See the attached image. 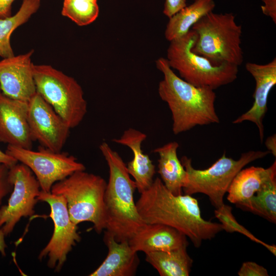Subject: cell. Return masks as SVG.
I'll use <instances>...</instances> for the list:
<instances>
[{
  "instance_id": "6da1fadb",
  "label": "cell",
  "mask_w": 276,
  "mask_h": 276,
  "mask_svg": "<svg viewBox=\"0 0 276 276\" xmlns=\"http://www.w3.org/2000/svg\"><path fill=\"white\" fill-rule=\"evenodd\" d=\"M135 203L146 224L171 226L189 238L196 247L223 231L220 223L204 219L197 200L188 194L175 195L156 177Z\"/></svg>"
},
{
  "instance_id": "7a4b0ae2",
  "label": "cell",
  "mask_w": 276,
  "mask_h": 276,
  "mask_svg": "<svg viewBox=\"0 0 276 276\" xmlns=\"http://www.w3.org/2000/svg\"><path fill=\"white\" fill-rule=\"evenodd\" d=\"M164 78L158 84L161 99L166 102L172 114V131L175 134L190 130L197 126L220 122L215 108L214 90L194 86L177 76L167 59L156 61Z\"/></svg>"
},
{
  "instance_id": "3957f363",
  "label": "cell",
  "mask_w": 276,
  "mask_h": 276,
  "mask_svg": "<svg viewBox=\"0 0 276 276\" xmlns=\"http://www.w3.org/2000/svg\"><path fill=\"white\" fill-rule=\"evenodd\" d=\"M99 149L109 168L104 194L105 229L118 242L128 241L146 224L134 201L136 185L117 152L105 142L100 145Z\"/></svg>"
},
{
  "instance_id": "277c9868",
  "label": "cell",
  "mask_w": 276,
  "mask_h": 276,
  "mask_svg": "<svg viewBox=\"0 0 276 276\" xmlns=\"http://www.w3.org/2000/svg\"><path fill=\"white\" fill-rule=\"evenodd\" d=\"M106 185L101 176L85 170L78 171L54 184L51 193L64 198L73 223L78 225L90 222L100 234L106 228L104 194Z\"/></svg>"
},
{
  "instance_id": "5b68a950",
  "label": "cell",
  "mask_w": 276,
  "mask_h": 276,
  "mask_svg": "<svg viewBox=\"0 0 276 276\" xmlns=\"http://www.w3.org/2000/svg\"><path fill=\"white\" fill-rule=\"evenodd\" d=\"M197 38L192 50L213 63L239 66L243 61L242 27L232 13L211 12L192 27Z\"/></svg>"
},
{
  "instance_id": "8992f818",
  "label": "cell",
  "mask_w": 276,
  "mask_h": 276,
  "mask_svg": "<svg viewBox=\"0 0 276 276\" xmlns=\"http://www.w3.org/2000/svg\"><path fill=\"white\" fill-rule=\"evenodd\" d=\"M196 38V32L191 29L170 41L167 52L170 67L176 70L185 81L197 87L215 90L234 82L237 78L238 66L228 63L216 64L194 52Z\"/></svg>"
},
{
  "instance_id": "52a82bcc",
  "label": "cell",
  "mask_w": 276,
  "mask_h": 276,
  "mask_svg": "<svg viewBox=\"0 0 276 276\" xmlns=\"http://www.w3.org/2000/svg\"><path fill=\"white\" fill-rule=\"evenodd\" d=\"M269 153L268 150H250L242 153L238 159L235 160L227 157L224 152L213 165L204 170L195 169L192 159L183 156L180 162L187 176L182 190L185 194L190 195L197 193L205 194L212 205L217 209L224 203V196L236 174L250 163Z\"/></svg>"
},
{
  "instance_id": "ba28073f",
  "label": "cell",
  "mask_w": 276,
  "mask_h": 276,
  "mask_svg": "<svg viewBox=\"0 0 276 276\" xmlns=\"http://www.w3.org/2000/svg\"><path fill=\"white\" fill-rule=\"evenodd\" d=\"M33 76L36 91L71 129L78 126L87 109L82 88L77 81L46 64H34Z\"/></svg>"
},
{
  "instance_id": "9c48e42d",
  "label": "cell",
  "mask_w": 276,
  "mask_h": 276,
  "mask_svg": "<svg viewBox=\"0 0 276 276\" xmlns=\"http://www.w3.org/2000/svg\"><path fill=\"white\" fill-rule=\"evenodd\" d=\"M35 174L41 190L51 192L52 186L73 173L85 170V166L66 152L53 151L43 146L37 150L8 145L5 151Z\"/></svg>"
},
{
  "instance_id": "30bf717a",
  "label": "cell",
  "mask_w": 276,
  "mask_h": 276,
  "mask_svg": "<svg viewBox=\"0 0 276 276\" xmlns=\"http://www.w3.org/2000/svg\"><path fill=\"white\" fill-rule=\"evenodd\" d=\"M37 199L50 205V217L54 226L53 234L48 244L40 252L38 259L42 260L48 257V266L56 271H59L68 253L81 240L78 225L71 220L63 197L40 190Z\"/></svg>"
},
{
  "instance_id": "8fae6325",
  "label": "cell",
  "mask_w": 276,
  "mask_h": 276,
  "mask_svg": "<svg viewBox=\"0 0 276 276\" xmlns=\"http://www.w3.org/2000/svg\"><path fill=\"white\" fill-rule=\"evenodd\" d=\"M8 177L13 189L7 204L0 208V228L5 236L12 232L21 218L34 215L41 190L33 172L22 163L9 168Z\"/></svg>"
},
{
  "instance_id": "7c38bea8",
  "label": "cell",
  "mask_w": 276,
  "mask_h": 276,
  "mask_svg": "<svg viewBox=\"0 0 276 276\" xmlns=\"http://www.w3.org/2000/svg\"><path fill=\"white\" fill-rule=\"evenodd\" d=\"M28 122L34 141L53 151H61L71 128L37 92L28 102Z\"/></svg>"
},
{
  "instance_id": "4fadbf2b",
  "label": "cell",
  "mask_w": 276,
  "mask_h": 276,
  "mask_svg": "<svg viewBox=\"0 0 276 276\" xmlns=\"http://www.w3.org/2000/svg\"><path fill=\"white\" fill-rule=\"evenodd\" d=\"M33 53L32 50L0 61V89L6 96L29 102L37 93L31 60Z\"/></svg>"
},
{
  "instance_id": "5bb4252c",
  "label": "cell",
  "mask_w": 276,
  "mask_h": 276,
  "mask_svg": "<svg viewBox=\"0 0 276 276\" xmlns=\"http://www.w3.org/2000/svg\"><path fill=\"white\" fill-rule=\"evenodd\" d=\"M28 102L11 98L0 89V142L32 149L34 139L28 122Z\"/></svg>"
},
{
  "instance_id": "9a60e30c",
  "label": "cell",
  "mask_w": 276,
  "mask_h": 276,
  "mask_svg": "<svg viewBox=\"0 0 276 276\" xmlns=\"http://www.w3.org/2000/svg\"><path fill=\"white\" fill-rule=\"evenodd\" d=\"M246 70L256 81V88L252 106L246 112L233 121L239 124L247 121L255 123L258 128L262 143L264 139L263 119L267 110V101L270 90L276 84V58L264 64L247 62Z\"/></svg>"
},
{
  "instance_id": "2e32d148",
  "label": "cell",
  "mask_w": 276,
  "mask_h": 276,
  "mask_svg": "<svg viewBox=\"0 0 276 276\" xmlns=\"http://www.w3.org/2000/svg\"><path fill=\"white\" fill-rule=\"evenodd\" d=\"M128 242L134 251L145 254L170 251L189 245L185 235L171 226L160 223L146 224Z\"/></svg>"
},
{
  "instance_id": "e0dca14e",
  "label": "cell",
  "mask_w": 276,
  "mask_h": 276,
  "mask_svg": "<svg viewBox=\"0 0 276 276\" xmlns=\"http://www.w3.org/2000/svg\"><path fill=\"white\" fill-rule=\"evenodd\" d=\"M147 135L134 128L125 130L119 139L112 141L129 147L133 154V158L127 166L129 174L131 175L140 193L147 190L153 181L155 167L149 156L143 152L142 143Z\"/></svg>"
},
{
  "instance_id": "ac0fdd59",
  "label": "cell",
  "mask_w": 276,
  "mask_h": 276,
  "mask_svg": "<svg viewBox=\"0 0 276 276\" xmlns=\"http://www.w3.org/2000/svg\"><path fill=\"white\" fill-rule=\"evenodd\" d=\"M104 241L108 254L102 263L89 276H133L140 260L136 251L130 246L128 241H117L107 231Z\"/></svg>"
},
{
  "instance_id": "d6986e66",
  "label": "cell",
  "mask_w": 276,
  "mask_h": 276,
  "mask_svg": "<svg viewBox=\"0 0 276 276\" xmlns=\"http://www.w3.org/2000/svg\"><path fill=\"white\" fill-rule=\"evenodd\" d=\"M274 176H276L275 160L267 168L251 166L242 169L230 185L227 200L236 204L249 199Z\"/></svg>"
},
{
  "instance_id": "ffe728a7",
  "label": "cell",
  "mask_w": 276,
  "mask_h": 276,
  "mask_svg": "<svg viewBox=\"0 0 276 276\" xmlns=\"http://www.w3.org/2000/svg\"><path fill=\"white\" fill-rule=\"evenodd\" d=\"M179 145L176 142H169L153 150L159 155L158 173L166 188L173 194H182L187 173L177 156Z\"/></svg>"
},
{
  "instance_id": "44dd1931",
  "label": "cell",
  "mask_w": 276,
  "mask_h": 276,
  "mask_svg": "<svg viewBox=\"0 0 276 276\" xmlns=\"http://www.w3.org/2000/svg\"><path fill=\"white\" fill-rule=\"evenodd\" d=\"M215 7L214 0H195L191 5L186 6L169 18L165 32L166 39L171 41L184 36L202 17L212 12Z\"/></svg>"
},
{
  "instance_id": "7402d4cb",
  "label": "cell",
  "mask_w": 276,
  "mask_h": 276,
  "mask_svg": "<svg viewBox=\"0 0 276 276\" xmlns=\"http://www.w3.org/2000/svg\"><path fill=\"white\" fill-rule=\"evenodd\" d=\"M187 248L183 246L170 251L148 252L145 254V260L160 276H189L193 261Z\"/></svg>"
},
{
  "instance_id": "603a6c76",
  "label": "cell",
  "mask_w": 276,
  "mask_h": 276,
  "mask_svg": "<svg viewBox=\"0 0 276 276\" xmlns=\"http://www.w3.org/2000/svg\"><path fill=\"white\" fill-rule=\"evenodd\" d=\"M41 0H22L18 11L13 15L0 17V56L3 58L14 56L10 38L14 30L28 21L40 6Z\"/></svg>"
},
{
  "instance_id": "cb8c5ba5",
  "label": "cell",
  "mask_w": 276,
  "mask_h": 276,
  "mask_svg": "<svg viewBox=\"0 0 276 276\" xmlns=\"http://www.w3.org/2000/svg\"><path fill=\"white\" fill-rule=\"evenodd\" d=\"M244 211L276 223V176L269 179L254 195L235 204Z\"/></svg>"
},
{
  "instance_id": "d4e9b609",
  "label": "cell",
  "mask_w": 276,
  "mask_h": 276,
  "mask_svg": "<svg viewBox=\"0 0 276 276\" xmlns=\"http://www.w3.org/2000/svg\"><path fill=\"white\" fill-rule=\"evenodd\" d=\"M99 13L97 0H63L62 15L78 26H86L93 22Z\"/></svg>"
},
{
  "instance_id": "484cf974",
  "label": "cell",
  "mask_w": 276,
  "mask_h": 276,
  "mask_svg": "<svg viewBox=\"0 0 276 276\" xmlns=\"http://www.w3.org/2000/svg\"><path fill=\"white\" fill-rule=\"evenodd\" d=\"M214 214L215 217L220 222L223 230L229 233L237 232L242 234L254 242L262 244L275 256V245H269L263 242L239 224L232 213V208L231 206L224 203L221 206L216 209Z\"/></svg>"
},
{
  "instance_id": "4316f807",
  "label": "cell",
  "mask_w": 276,
  "mask_h": 276,
  "mask_svg": "<svg viewBox=\"0 0 276 276\" xmlns=\"http://www.w3.org/2000/svg\"><path fill=\"white\" fill-rule=\"evenodd\" d=\"M238 274L239 276H268L267 270L255 262L247 261L242 263Z\"/></svg>"
},
{
  "instance_id": "83f0119b",
  "label": "cell",
  "mask_w": 276,
  "mask_h": 276,
  "mask_svg": "<svg viewBox=\"0 0 276 276\" xmlns=\"http://www.w3.org/2000/svg\"><path fill=\"white\" fill-rule=\"evenodd\" d=\"M9 169L7 166L0 163V208L3 199L13 189V185L9 180Z\"/></svg>"
},
{
  "instance_id": "f1b7e54d",
  "label": "cell",
  "mask_w": 276,
  "mask_h": 276,
  "mask_svg": "<svg viewBox=\"0 0 276 276\" xmlns=\"http://www.w3.org/2000/svg\"><path fill=\"white\" fill-rule=\"evenodd\" d=\"M186 6V0H165L163 13L169 18Z\"/></svg>"
},
{
  "instance_id": "f546056e",
  "label": "cell",
  "mask_w": 276,
  "mask_h": 276,
  "mask_svg": "<svg viewBox=\"0 0 276 276\" xmlns=\"http://www.w3.org/2000/svg\"><path fill=\"white\" fill-rule=\"evenodd\" d=\"M264 5L261 6L262 13L270 17L276 24V0H262Z\"/></svg>"
},
{
  "instance_id": "4dcf8cb0",
  "label": "cell",
  "mask_w": 276,
  "mask_h": 276,
  "mask_svg": "<svg viewBox=\"0 0 276 276\" xmlns=\"http://www.w3.org/2000/svg\"><path fill=\"white\" fill-rule=\"evenodd\" d=\"M14 0H0V17L5 18L10 16L12 4Z\"/></svg>"
},
{
  "instance_id": "1f68e13d",
  "label": "cell",
  "mask_w": 276,
  "mask_h": 276,
  "mask_svg": "<svg viewBox=\"0 0 276 276\" xmlns=\"http://www.w3.org/2000/svg\"><path fill=\"white\" fill-rule=\"evenodd\" d=\"M17 163L18 162L15 158L0 149V163L5 164L10 168Z\"/></svg>"
},
{
  "instance_id": "d6a6232c",
  "label": "cell",
  "mask_w": 276,
  "mask_h": 276,
  "mask_svg": "<svg viewBox=\"0 0 276 276\" xmlns=\"http://www.w3.org/2000/svg\"><path fill=\"white\" fill-rule=\"evenodd\" d=\"M265 145L270 153H272L273 155L275 156L276 155V137L275 134H273L272 136L268 137L265 142Z\"/></svg>"
},
{
  "instance_id": "836d02e7",
  "label": "cell",
  "mask_w": 276,
  "mask_h": 276,
  "mask_svg": "<svg viewBox=\"0 0 276 276\" xmlns=\"http://www.w3.org/2000/svg\"><path fill=\"white\" fill-rule=\"evenodd\" d=\"M5 235L0 228V252L4 257L6 255V248L7 247V244L5 240Z\"/></svg>"
}]
</instances>
